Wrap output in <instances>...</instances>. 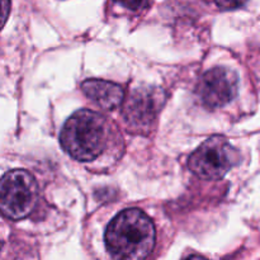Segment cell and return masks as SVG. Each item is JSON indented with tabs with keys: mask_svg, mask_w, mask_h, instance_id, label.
Here are the masks:
<instances>
[{
	"mask_svg": "<svg viewBox=\"0 0 260 260\" xmlns=\"http://www.w3.org/2000/svg\"><path fill=\"white\" fill-rule=\"evenodd\" d=\"M240 161V152L228 139L212 136L190 155L188 167L201 179L218 180Z\"/></svg>",
	"mask_w": 260,
	"mask_h": 260,
	"instance_id": "obj_3",
	"label": "cell"
},
{
	"mask_svg": "<svg viewBox=\"0 0 260 260\" xmlns=\"http://www.w3.org/2000/svg\"><path fill=\"white\" fill-rule=\"evenodd\" d=\"M201 102L207 108L228 106L239 93V76L229 68H213L206 71L197 86Z\"/></svg>",
	"mask_w": 260,
	"mask_h": 260,
	"instance_id": "obj_6",
	"label": "cell"
},
{
	"mask_svg": "<svg viewBox=\"0 0 260 260\" xmlns=\"http://www.w3.org/2000/svg\"><path fill=\"white\" fill-rule=\"evenodd\" d=\"M109 135L111 128L103 116L81 109L65 122L60 134V144L69 156L89 162L101 156L108 144Z\"/></svg>",
	"mask_w": 260,
	"mask_h": 260,
	"instance_id": "obj_2",
	"label": "cell"
},
{
	"mask_svg": "<svg viewBox=\"0 0 260 260\" xmlns=\"http://www.w3.org/2000/svg\"><path fill=\"white\" fill-rule=\"evenodd\" d=\"M8 10H9V0H3V18H4L3 24H4L8 18Z\"/></svg>",
	"mask_w": 260,
	"mask_h": 260,
	"instance_id": "obj_10",
	"label": "cell"
},
{
	"mask_svg": "<svg viewBox=\"0 0 260 260\" xmlns=\"http://www.w3.org/2000/svg\"><path fill=\"white\" fill-rule=\"evenodd\" d=\"M151 218L137 208L119 212L106 231V248L114 259H145L155 246Z\"/></svg>",
	"mask_w": 260,
	"mask_h": 260,
	"instance_id": "obj_1",
	"label": "cell"
},
{
	"mask_svg": "<svg viewBox=\"0 0 260 260\" xmlns=\"http://www.w3.org/2000/svg\"><path fill=\"white\" fill-rule=\"evenodd\" d=\"M38 185L33 175L22 169L5 173L0 184V210L10 220H20L37 203Z\"/></svg>",
	"mask_w": 260,
	"mask_h": 260,
	"instance_id": "obj_4",
	"label": "cell"
},
{
	"mask_svg": "<svg viewBox=\"0 0 260 260\" xmlns=\"http://www.w3.org/2000/svg\"><path fill=\"white\" fill-rule=\"evenodd\" d=\"M165 102L164 91L156 86H140L131 91L123 106V117L129 128L145 132L152 127Z\"/></svg>",
	"mask_w": 260,
	"mask_h": 260,
	"instance_id": "obj_5",
	"label": "cell"
},
{
	"mask_svg": "<svg viewBox=\"0 0 260 260\" xmlns=\"http://www.w3.org/2000/svg\"><path fill=\"white\" fill-rule=\"evenodd\" d=\"M217 7L222 10H234L244 7L248 0H215Z\"/></svg>",
	"mask_w": 260,
	"mask_h": 260,
	"instance_id": "obj_9",
	"label": "cell"
},
{
	"mask_svg": "<svg viewBox=\"0 0 260 260\" xmlns=\"http://www.w3.org/2000/svg\"><path fill=\"white\" fill-rule=\"evenodd\" d=\"M117 4L127 8L129 10H142L151 4V0H113Z\"/></svg>",
	"mask_w": 260,
	"mask_h": 260,
	"instance_id": "obj_8",
	"label": "cell"
},
{
	"mask_svg": "<svg viewBox=\"0 0 260 260\" xmlns=\"http://www.w3.org/2000/svg\"><path fill=\"white\" fill-rule=\"evenodd\" d=\"M81 89L89 99L107 111H113L121 106L124 96L121 85L107 80L89 79L81 84Z\"/></svg>",
	"mask_w": 260,
	"mask_h": 260,
	"instance_id": "obj_7",
	"label": "cell"
}]
</instances>
